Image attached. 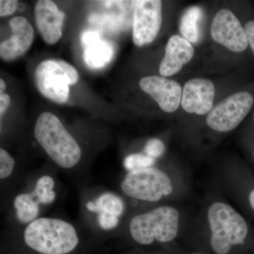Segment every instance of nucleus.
Wrapping results in <instances>:
<instances>
[{
	"label": "nucleus",
	"instance_id": "nucleus-3",
	"mask_svg": "<svg viewBox=\"0 0 254 254\" xmlns=\"http://www.w3.org/2000/svg\"><path fill=\"white\" fill-rule=\"evenodd\" d=\"M190 175L175 166H155L128 172L120 183L122 193L137 208L179 203L190 196Z\"/></svg>",
	"mask_w": 254,
	"mask_h": 254
},
{
	"label": "nucleus",
	"instance_id": "nucleus-13",
	"mask_svg": "<svg viewBox=\"0 0 254 254\" xmlns=\"http://www.w3.org/2000/svg\"><path fill=\"white\" fill-rule=\"evenodd\" d=\"M215 94V85L210 80L192 78L185 83L182 90V108L188 113L207 115L213 108Z\"/></svg>",
	"mask_w": 254,
	"mask_h": 254
},
{
	"label": "nucleus",
	"instance_id": "nucleus-19",
	"mask_svg": "<svg viewBox=\"0 0 254 254\" xmlns=\"http://www.w3.org/2000/svg\"><path fill=\"white\" fill-rule=\"evenodd\" d=\"M203 12L198 6H191L184 13L180 21L182 36L190 43H196L200 38V22Z\"/></svg>",
	"mask_w": 254,
	"mask_h": 254
},
{
	"label": "nucleus",
	"instance_id": "nucleus-12",
	"mask_svg": "<svg viewBox=\"0 0 254 254\" xmlns=\"http://www.w3.org/2000/svg\"><path fill=\"white\" fill-rule=\"evenodd\" d=\"M87 211L94 214L100 230L110 231L123 225L128 216L127 202L113 192L105 191L86 203Z\"/></svg>",
	"mask_w": 254,
	"mask_h": 254
},
{
	"label": "nucleus",
	"instance_id": "nucleus-8",
	"mask_svg": "<svg viewBox=\"0 0 254 254\" xmlns=\"http://www.w3.org/2000/svg\"><path fill=\"white\" fill-rule=\"evenodd\" d=\"M254 105L253 93L240 91L219 103L207 115L205 123L216 133H227L240 126Z\"/></svg>",
	"mask_w": 254,
	"mask_h": 254
},
{
	"label": "nucleus",
	"instance_id": "nucleus-25",
	"mask_svg": "<svg viewBox=\"0 0 254 254\" xmlns=\"http://www.w3.org/2000/svg\"><path fill=\"white\" fill-rule=\"evenodd\" d=\"M101 38L99 32L95 31H85L81 34V41L82 46H87L92 42Z\"/></svg>",
	"mask_w": 254,
	"mask_h": 254
},
{
	"label": "nucleus",
	"instance_id": "nucleus-15",
	"mask_svg": "<svg viewBox=\"0 0 254 254\" xmlns=\"http://www.w3.org/2000/svg\"><path fill=\"white\" fill-rule=\"evenodd\" d=\"M12 35L0 44V57L4 61H13L24 55L34 40V30L23 16H15L9 21Z\"/></svg>",
	"mask_w": 254,
	"mask_h": 254
},
{
	"label": "nucleus",
	"instance_id": "nucleus-26",
	"mask_svg": "<svg viewBox=\"0 0 254 254\" xmlns=\"http://www.w3.org/2000/svg\"><path fill=\"white\" fill-rule=\"evenodd\" d=\"M10 103H11V98L9 95L6 94V93L0 95V115H1V118L9 108Z\"/></svg>",
	"mask_w": 254,
	"mask_h": 254
},
{
	"label": "nucleus",
	"instance_id": "nucleus-22",
	"mask_svg": "<svg viewBox=\"0 0 254 254\" xmlns=\"http://www.w3.org/2000/svg\"><path fill=\"white\" fill-rule=\"evenodd\" d=\"M165 150L166 148L165 143L162 140L158 138H152L145 143L143 153L157 160L163 156Z\"/></svg>",
	"mask_w": 254,
	"mask_h": 254
},
{
	"label": "nucleus",
	"instance_id": "nucleus-14",
	"mask_svg": "<svg viewBox=\"0 0 254 254\" xmlns=\"http://www.w3.org/2000/svg\"><path fill=\"white\" fill-rule=\"evenodd\" d=\"M139 86L165 113H174L181 105L182 88L177 81L163 76H147L140 80Z\"/></svg>",
	"mask_w": 254,
	"mask_h": 254
},
{
	"label": "nucleus",
	"instance_id": "nucleus-28",
	"mask_svg": "<svg viewBox=\"0 0 254 254\" xmlns=\"http://www.w3.org/2000/svg\"><path fill=\"white\" fill-rule=\"evenodd\" d=\"M166 254H179L176 252V250H173V252H170V253H168ZM207 254L205 253H203V252H195V251H193V252H190V253H187V254Z\"/></svg>",
	"mask_w": 254,
	"mask_h": 254
},
{
	"label": "nucleus",
	"instance_id": "nucleus-24",
	"mask_svg": "<svg viewBox=\"0 0 254 254\" xmlns=\"http://www.w3.org/2000/svg\"><path fill=\"white\" fill-rule=\"evenodd\" d=\"M245 30L247 33V39H248L249 46L250 47L252 53L254 55V20H249L245 23Z\"/></svg>",
	"mask_w": 254,
	"mask_h": 254
},
{
	"label": "nucleus",
	"instance_id": "nucleus-11",
	"mask_svg": "<svg viewBox=\"0 0 254 254\" xmlns=\"http://www.w3.org/2000/svg\"><path fill=\"white\" fill-rule=\"evenodd\" d=\"M210 33L214 41L233 53H243L250 47L245 28L230 10L218 11L212 21Z\"/></svg>",
	"mask_w": 254,
	"mask_h": 254
},
{
	"label": "nucleus",
	"instance_id": "nucleus-2",
	"mask_svg": "<svg viewBox=\"0 0 254 254\" xmlns=\"http://www.w3.org/2000/svg\"><path fill=\"white\" fill-rule=\"evenodd\" d=\"M192 215L179 203L136 208L128 213L122 228L135 245L160 247L168 254L183 240Z\"/></svg>",
	"mask_w": 254,
	"mask_h": 254
},
{
	"label": "nucleus",
	"instance_id": "nucleus-20",
	"mask_svg": "<svg viewBox=\"0 0 254 254\" xmlns=\"http://www.w3.org/2000/svg\"><path fill=\"white\" fill-rule=\"evenodd\" d=\"M157 160L150 158L144 153H131L127 155L124 160V168L128 172L135 171V170H141L156 165Z\"/></svg>",
	"mask_w": 254,
	"mask_h": 254
},
{
	"label": "nucleus",
	"instance_id": "nucleus-6",
	"mask_svg": "<svg viewBox=\"0 0 254 254\" xmlns=\"http://www.w3.org/2000/svg\"><path fill=\"white\" fill-rule=\"evenodd\" d=\"M219 188L233 200L246 217L254 220V173L240 161L227 162L215 173Z\"/></svg>",
	"mask_w": 254,
	"mask_h": 254
},
{
	"label": "nucleus",
	"instance_id": "nucleus-21",
	"mask_svg": "<svg viewBox=\"0 0 254 254\" xmlns=\"http://www.w3.org/2000/svg\"><path fill=\"white\" fill-rule=\"evenodd\" d=\"M15 160L4 148L0 149V179L7 180L14 173Z\"/></svg>",
	"mask_w": 254,
	"mask_h": 254
},
{
	"label": "nucleus",
	"instance_id": "nucleus-18",
	"mask_svg": "<svg viewBox=\"0 0 254 254\" xmlns=\"http://www.w3.org/2000/svg\"><path fill=\"white\" fill-rule=\"evenodd\" d=\"M83 48V60L87 66L91 68L104 67L113 59L115 53L113 45L102 38L92 42Z\"/></svg>",
	"mask_w": 254,
	"mask_h": 254
},
{
	"label": "nucleus",
	"instance_id": "nucleus-9",
	"mask_svg": "<svg viewBox=\"0 0 254 254\" xmlns=\"http://www.w3.org/2000/svg\"><path fill=\"white\" fill-rule=\"evenodd\" d=\"M54 178L49 175L38 177L35 186L30 191L18 193L13 200L16 220L27 225L39 216L41 205H48L56 199Z\"/></svg>",
	"mask_w": 254,
	"mask_h": 254
},
{
	"label": "nucleus",
	"instance_id": "nucleus-10",
	"mask_svg": "<svg viewBox=\"0 0 254 254\" xmlns=\"http://www.w3.org/2000/svg\"><path fill=\"white\" fill-rule=\"evenodd\" d=\"M133 41L136 46L150 44L161 28L162 1L138 0L133 1Z\"/></svg>",
	"mask_w": 254,
	"mask_h": 254
},
{
	"label": "nucleus",
	"instance_id": "nucleus-7",
	"mask_svg": "<svg viewBox=\"0 0 254 254\" xmlns=\"http://www.w3.org/2000/svg\"><path fill=\"white\" fill-rule=\"evenodd\" d=\"M78 73L71 64L61 60H47L35 71L37 88L43 96L58 103H66L69 97V86L77 83Z\"/></svg>",
	"mask_w": 254,
	"mask_h": 254
},
{
	"label": "nucleus",
	"instance_id": "nucleus-23",
	"mask_svg": "<svg viewBox=\"0 0 254 254\" xmlns=\"http://www.w3.org/2000/svg\"><path fill=\"white\" fill-rule=\"evenodd\" d=\"M18 1L16 0H1L0 1V16L1 17L14 14L17 9Z\"/></svg>",
	"mask_w": 254,
	"mask_h": 254
},
{
	"label": "nucleus",
	"instance_id": "nucleus-1",
	"mask_svg": "<svg viewBox=\"0 0 254 254\" xmlns=\"http://www.w3.org/2000/svg\"><path fill=\"white\" fill-rule=\"evenodd\" d=\"M183 240L207 254H254V227L220 193L210 191L192 215Z\"/></svg>",
	"mask_w": 254,
	"mask_h": 254
},
{
	"label": "nucleus",
	"instance_id": "nucleus-16",
	"mask_svg": "<svg viewBox=\"0 0 254 254\" xmlns=\"http://www.w3.org/2000/svg\"><path fill=\"white\" fill-rule=\"evenodd\" d=\"M37 28L47 44L54 45L63 36L65 14L50 0H39L35 5Z\"/></svg>",
	"mask_w": 254,
	"mask_h": 254
},
{
	"label": "nucleus",
	"instance_id": "nucleus-17",
	"mask_svg": "<svg viewBox=\"0 0 254 254\" xmlns=\"http://www.w3.org/2000/svg\"><path fill=\"white\" fill-rule=\"evenodd\" d=\"M194 49L183 37L175 35L170 37L165 48V55L160 63L159 73L162 76H171L181 71L184 65L190 63Z\"/></svg>",
	"mask_w": 254,
	"mask_h": 254
},
{
	"label": "nucleus",
	"instance_id": "nucleus-29",
	"mask_svg": "<svg viewBox=\"0 0 254 254\" xmlns=\"http://www.w3.org/2000/svg\"><path fill=\"white\" fill-rule=\"evenodd\" d=\"M253 123L254 124V114H253Z\"/></svg>",
	"mask_w": 254,
	"mask_h": 254
},
{
	"label": "nucleus",
	"instance_id": "nucleus-27",
	"mask_svg": "<svg viewBox=\"0 0 254 254\" xmlns=\"http://www.w3.org/2000/svg\"><path fill=\"white\" fill-rule=\"evenodd\" d=\"M6 83L2 78L0 79V95L4 94V92L6 90Z\"/></svg>",
	"mask_w": 254,
	"mask_h": 254
},
{
	"label": "nucleus",
	"instance_id": "nucleus-4",
	"mask_svg": "<svg viewBox=\"0 0 254 254\" xmlns=\"http://www.w3.org/2000/svg\"><path fill=\"white\" fill-rule=\"evenodd\" d=\"M23 243L38 254H68L79 245L76 227L71 222L56 218H38L23 230Z\"/></svg>",
	"mask_w": 254,
	"mask_h": 254
},
{
	"label": "nucleus",
	"instance_id": "nucleus-5",
	"mask_svg": "<svg viewBox=\"0 0 254 254\" xmlns=\"http://www.w3.org/2000/svg\"><path fill=\"white\" fill-rule=\"evenodd\" d=\"M34 135L46 154L60 168L71 170L81 161V147L54 114L44 112L40 115Z\"/></svg>",
	"mask_w": 254,
	"mask_h": 254
}]
</instances>
